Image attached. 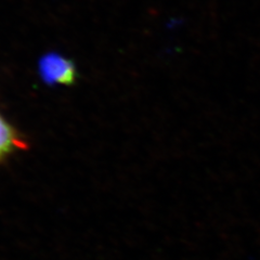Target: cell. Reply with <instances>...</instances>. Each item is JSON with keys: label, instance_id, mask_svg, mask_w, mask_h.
I'll list each match as a JSON object with an SVG mask.
<instances>
[{"label": "cell", "instance_id": "7a4b0ae2", "mask_svg": "<svg viewBox=\"0 0 260 260\" xmlns=\"http://www.w3.org/2000/svg\"><path fill=\"white\" fill-rule=\"evenodd\" d=\"M15 145V135L11 126L0 115V159L11 152Z\"/></svg>", "mask_w": 260, "mask_h": 260}, {"label": "cell", "instance_id": "6da1fadb", "mask_svg": "<svg viewBox=\"0 0 260 260\" xmlns=\"http://www.w3.org/2000/svg\"><path fill=\"white\" fill-rule=\"evenodd\" d=\"M39 73L48 84L72 85L76 78V69L72 61L56 53L44 55L39 62Z\"/></svg>", "mask_w": 260, "mask_h": 260}]
</instances>
